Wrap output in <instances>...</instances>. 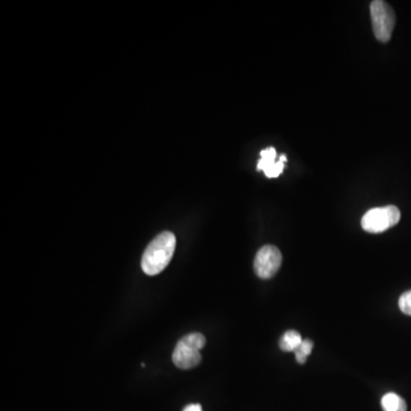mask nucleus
<instances>
[{
    "instance_id": "obj_9",
    "label": "nucleus",
    "mask_w": 411,
    "mask_h": 411,
    "mask_svg": "<svg viewBox=\"0 0 411 411\" xmlns=\"http://www.w3.org/2000/svg\"><path fill=\"white\" fill-rule=\"evenodd\" d=\"M314 350V342L310 339H304L301 345L298 346L297 350L295 351V358L297 360L298 363H306L307 356H310L311 352Z\"/></svg>"
},
{
    "instance_id": "obj_6",
    "label": "nucleus",
    "mask_w": 411,
    "mask_h": 411,
    "mask_svg": "<svg viewBox=\"0 0 411 411\" xmlns=\"http://www.w3.org/2000/svg\"><path fill=\"white\" fill-rule=\"evenodd\" d=\"M261 160L257 163L258 172L265 173L267 177H278L283 174L285 163H287L285 154H281L280 159L276 161V151L274 147H267L261 151Z\"/></svg>"
},
{
    "instance_id": "obj_7",
    "label": "nucleus",
    "mask_w": 411,
    "mask_h": 411,
    "mask_svg": "<svg viewBox=\"0 0 411 411\" xmlns=\"http://www.w3.org/2000/svg\"><path fill=\"white\" fill-rule=\"evenodd\" d=\"M301 334L296 330H288L283 334V337L280 339L279 346L283 352H295L297 350L298 346L301 345Z\"/></svg>"
},
{
    "instance_id": "obj_8",
    "label": "nucleus",
    "mask_w": 411,
    "mask_h": 411,
    "mask_svg": "<svg viewBox=\"0 0 411 411\" xmlns=\"http://www.w3.org/2000/svg\"><path fill=\"white\" fill-rule=\"evenodd\" d=\"M384 411H407L405 400L396 393H387L382 399Z\"/></svg>"
},
{
    "instance_id": "obj_5",
    "label": "nucleus",
    "mask_w": 411,
    "mask_h": 411,
    "mask_svg": "<svg viewBox=\"0 0 411 411\" xmlns=\"http://www.w3.org/2000/svg\"><path fill=\"white\" fill-rule=\"evenodd\" d=\"M283 264V254L276 245H267L262 247L256 254L254 261L255 274L261 279H271L276 276Z\"/></svg>"
},
{
    "instance_id": "obj_11",
    "label": "nucleus",
    "mask_w": 411,
    "mask_h": 411,
    "mask_svg": "<svg viewBox=\"0 0 411 411\" xmlns=\"http://www.w3.org/2000/svg\"><path fill=\"white\" fill-rule=\"evenodd\" d=\"M183 411H203V407L199 403H192V405H187Z\"/></svg>"
},
{
    "instance_id": "obj_4",
    "label": "nucleus",
    "mask_w": 411,
    "mask_h": 411,
    "mask_svg": "<svg viewBox=\"0 0 411 411\" xmlns=\"http://www.w3.org/2000/svg\"><path fill=\"white\" fill-rule=\"evenodd\" d=\"M370 15L374 34L378 41H390L396 27V13L391 5L383 0H375L370 4Z\"/></svg>"
},
{
    "instance_id": "obj_1",
    "label": "nucleus",
    "mask_w": 411,
    "mask_h": 411,
    "mask_svg": "<svg viewBox=\"0 0 411 411\" xmlns=\"http://www.w3.org/2000/svg\"><path fill=\"white\" fill-rule=\"evenodd\" d=\"M176 238L172 232L156 236L142 257V270L147 276H157L166 269L175 252Z\"/></svg>"
},
{
    "instance_id": "obj_10",
    "label": "nucleus",
    "mask_w": 411,
    "mask_h": 411,
    "mask_svg": "<svg viewBox=\"0 0 411 411\" xmlns=\"http://www.w3.org/2000/svg\"><path fill=\"white\" fill-rule=\"evenodd\" d=\"M400 310L407 316H411V290L401 295L399 299Z\"/></svg>"
},
{
    "instance_id": "obj_2",
    "label": "nucleus",
    "mask_w": 411,
    "mask_h": 411,
    "mask_svg": "<svg viewBox=\"0 0 411 411\" xmlns=\"http://www.w3.org/2000/svg\"><path fill=\"white\" fill-rule=\"evenodd\" d=\"M206 338L203 334L192 332L178 342L173 352V363L183 370L192 369L201 363L200 350L205 347Z\"/></svg>"
},
{
    "instance_id": "obj_3",
    "label": "nucleus",
    "mask_w": 411,
    "mask_h": 411,
    "mask_svg": "<svg viewBox=\"0 0 411 411\" xmlns=\"http://www.w3.org/2000/svg\"><path fill=\"white\" fill-rule=\"evenodd\" d=\"M401 213L396 206H385L372 208L365 213L361 220V227L369 234H382L399 223Z\"/></svg>"
}]
</instances>
